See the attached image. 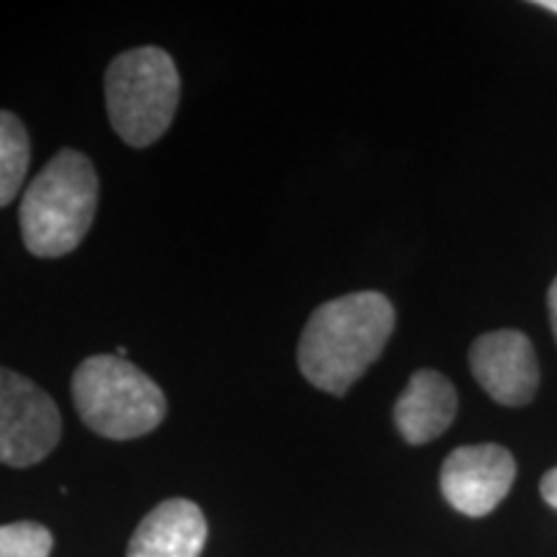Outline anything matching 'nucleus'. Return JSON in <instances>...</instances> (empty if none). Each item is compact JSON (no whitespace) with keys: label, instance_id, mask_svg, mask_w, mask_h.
Wrapping results in <instances>:
<instances>
[{"label":"nucleus","instance_id":"obj_12","mask_svg":"<svg viewBox=\"0 0 557 557\" xmlns=\"http://www.w3.org/2000/svg\"><path fill=\"white\" fill-rule=\"evenodd\" d=\"M540 491H542V498H545L553 508H557V468L545 472V478H542L540 483Z\"/></svg>","mask_w":557,"mask_h":557},{"label":"nucleus","instance_id":"obj_13","mask_svg":"<svg viewBox=\"0 0 557 557\" xmlns=\"http://www.w3.org/2000/svg\"><path fill=\"white\" fill-rule=\"evenodd\" d=\"M547 308H549V323H553V333H555V338H557V276H555V282L549 284Z\"/></svg>","mask_w":557,"mask_h":557},{"label":"nucleus","instance_id":"obj_9","mask_svg":"<svg viewBox=\"0 0 557 557\" xmlns=\"http://www.w3.org/2000/svg\"><path fill=\"white\" fill-rule=\"evenodd\" d=\"M457 416V389L436 369H418L395 400L393 418L408 444H429L451 426Z\"/></svg>","mask_w":557,"mask_h":557},{"label":"nucleus","instance_id":"obj_4","mask_svg":"<svg viewBox=\"0 0 557 557\" xmlns=\"http://www.w3.org/2000/svg\"><path fill=\"white\" fill-rule=\"evenodd\" d=\"M109 122L129 148H148L165 135L181 101V75L160 47H137L111 60L103 78Z\"/></svg>","mask_w":557,"mask_h":557},{"label":"nucleus","instance_id":"obj_11","mask_svg":"<svg viewBox=\"0 0 557 557\" xmlns=\"http://www.w3.org/2000/svg\"><path fill=\"white\" fill-rule=\"evenodd\" d=\"M52 532L37 521H13L0 527V557H50Z\"/></svg>","mask_w":557,"mask_h":557},{"label":"nucleus","instance_id":"obj_5","mask_svg":"<svg viewBox=\"0 0 557 557\" xmlns=\"http://www.w3.org/2000/svg\"><path fill=\"white\" fill-rule=\"evenodd\" d=\"M62 416L50 395L24 374L0 367V465L32 468L50 457Z\"/></svg>","mask_w":557,"mask_h":557},{"label":"nucleus","instance_id":"obj_8","mask_svg":"<svg viewBox=\"0 0 557 557\" xmlns=\"http://www.w3.org/2000/svg\"><path fill=\"white\" fill-rule=\"evenodd\" d=\"M207 519L194 500L171 498L158 504L132 534L127 557H201Z\"/></svg>","mask_w":557,"mask_h":557},{"label":"nucleus","instance_id":"obj_2","mask_svg":"<svg viewBox=\"0 0 557 557\" xmlns=\"http://www.w3.org/2000/svg\"><path fill=\"white\" fill-rule=\"evenodd\" d=\"M99 209V176L88 156L60 150L41 169L18 207L24 246L37 259H62L81 246Z\"/></svg>","mask_w":557,"mask_h":557},{"label":"nucleus","instance_id":"obj_1","mask_svg":"<svg viewBox=\"0 0 557 557\" xmlns=\"http://www.w3.org/2000/svg\"><path fill=\"white\" fill-rule=\"evenodd\" d=\"M395 308L380 292H354L312 312L297 346V367L312 387L346 395L385 351Z\"/></svg>","mask_w":557,"mask_h":557},{"label":"nucleus","instance_id":"obj_3","mask_svg":"<svg viewBox=\"0 0 557 557\" xmlns=\"http://www.w3.org/2000/svg\"><path fill=\"white\" fill-rule=\"evenodd\" d=\"M70 389L81 421L114 442L150 434L169 413V400L158 382L120 354L83 359Z\"/></svg>","mask_w":557,"mask_h":557},{"label":"nucleus","instance_id":"obj_7","mask_svg":"<svg viewBox=\"0 0 557 557\" xmlns=\"http://www.w3.org/2000/svg\"><path fill=\"white\" fill-rule=\"evenodd\" d=\"M470 369L500 406H527L540 387L537 357L521 331L483 333L470 348Z\"/></svg>","mask_w":557,"mask_h":557},{"label":"nucleus","instance_id":"obj_14","mask_svg":"<svg viewBox=\"0 0 557 557\" xmlns=\"http://www.w3.org/2000/svg\"><path fill=\"white\" fill-rule=\"evenodd\" d=\"M537 9H545V11L557 13V0H537Z\"/></svg>","mask_w":557,"mask_h":557},{"label":"nucleus","instance_id":"obj_6","mask_svg":"<svg viewBox=\"0 0 557 557\" xmlns=\"http://www.w3.org/2000/svg\"><path fill=\"white\" fill-rule=\"evenodd\" d=\"M517 462L498 444L459 447L442 465V493L465 517H485L511 491Z\"/></svg>","mask_w":557,"mask_h":557},{"label":"nucleus","instance_id":"obj_10","mask_svg":"<svg viewBox=\"0 0 557 557\" xmlns=\"http://www.w3.org/2000/svg\"><path fill=\"white\" fill-rule=\"evenodd\" d=\"M32 143L26 124L11 111H0V207L11 205L29 173Z\"/></svg>","mask_w":557,"mask_h":557}]
</instances>
